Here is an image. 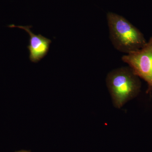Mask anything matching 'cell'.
I'll use <instances>...</instances> for the list:
<instances>
[{"label": "cell", "mask_w": 152, "mask_h": 152, "mask_svg": "<svg viewBox=\"0 0 152 152\" xmlns=\"http://www.w3.org/2000/svg\"><path fill=\"white\" fill-rule=\"evenodd\" d=\"M15 152H31V151H26V150H20Z\"/></svg>", "instance_id": "5b68a950"}, {"label": "cell", "mask_w": 152, "mask_h": 152, "mask_svg": "<svg viewBox=\"0 0 152 152\" xmlns=\"http://www.w3.org/2000/svg\"><path fill=\"white\" fill-rule=\"evenodd\" d=\"M107 18L110 39L119 51L128 54L146 44L142 33L122 16L109 12Z\"/></svg>", "instance_id": "6da1fadb"}, {"label": "cell", "mask_w": 152, "mask_h": 152, "mask_svg": "<svg viewBox=\"0 0 152 152\" xmlns=\"http://www.w3.org/2000/svg\"><path fill=\"white\" fill-rule=\"evenodd\" d=\"M133 72L148 84L147 94L152 92V36L143 48L122 57Z\"/></svg>", "instance_id": "3957f363"}, {"label": "cell", "mask_w": 152, "mask_h": 152, "mask_svg": "<svg viewBox=\"0 0 152 152\" xmlns=\"http://www.w3.org/2000/svg\"><path fill=\"white\" fill-rule=\"evenodd\" d=\"M10 28H18L25 30L29 35V45L28 46L30 52L29 58L31 62L37 63L47 56L52 41L41 34H35L31 31L32 26H9Z\"/></svg>", "instance_id": "277c9868"}, {"label": "cell", "mask_w": 152, "mask_h": 152, "mask_svg": "<svg viewBox=\"0 0 152 152\" xmlns=\"http://www.w3.org/2000/svg\"><path fill=\"white\" fill-rule=\"evenodd\" d=\"M106 85L114 107L120 109L140 92L139 77L129 67H122L113 70L107 75Z\"/></svg>", "instance_id": "7a4b0ae2"}]
</instances>
